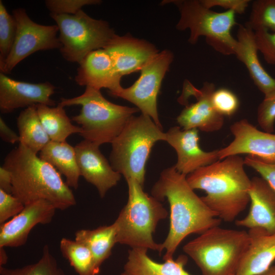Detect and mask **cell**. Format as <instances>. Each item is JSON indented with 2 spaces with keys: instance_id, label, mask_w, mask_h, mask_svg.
Segmentation results:
<instances>
[{
  "instance_id": "6da1fadb",
  "label": "cell",
  "mask_w": 275,
  "mask_h": 275,
  "mask_svg": "<svg viewBox=\"0 0 275 275\" xmlns=\"http://www.w3.org/2000/svg\"><path fill=\"white\" fill-rule=\"evenodd\" d=\"M194 190L186 176L174 166L163 170L152 187V196L160 201L166 198L170 205L169 231L161 243V251H166L164 261L173 258L177 247L189 235L201 234L221 224L222 220Z\"/></svg>"
},
{
  "instance_id": "7a4b0ae2",
  "label": "cell",
  "mask_w": 275,
  "mask_h": 275,
  "mask_svg": "<svg viewBox=\"0 0 275 275\" xmlns=\"http://www.w3.org/2000/svg\"><path fill=\"white\" fill-rule=\"evenodd\" d=\"M199 168L186 176L191 188L201 189V197L221 220L234 221L250 203V179L244 168V160L231 155Z\"/></svg>"
},
{
  "instance_id": "3957f363",
  "label": "cell",
  "mask_w": 275,
  "mask_h": 275,
  "mask_svg": "<svg viewBox=\"0 0 275 275\" xmlns=\"http://www.w3.org/2000/svg\"><path fill=\"white\" fill-rule=\"evenodd\" d=\"M12 177V195L24 205L39 200L64 210L76 203L70 187L52 166L22 144L6 156L2 166Z\"/></svg>"
},
{
  "instance_id": "277c9868",
  "label": "cell",
  "mask_w": 275,
  "mask_h": 275,
  "mask_svg": "<svg viewBox=\"0 0 275 275\" xmlns=\"http://www.w3.org/2000/svg\"><path fill=\"white\" fill-rule=\"evenodd\" d=\"M128 201L114 223L117 242L132 248H145L161 253V243L153 238L158 222L168 215L160 201L145 192L143 186L132 178L126 179Z\"/></svg>"
},
{
  "instance_id": "5b68a950",
  "label": "cell",
  "mask_w": 275,
  "mask_h": 275,
  "mask_svg": "<svg viewBox=\"0 0 275 275\" xmlns=\"http://www.w3.org/2000/svg\"><path fill=\"white\" fill-rule=\"evenodd\" d=\"M249 244L248 232L216 226L187 242L183 250L202 275H235Z\"/></svg>"
},
{
  "instance_id": "8992f818",
  "label": "cell",
  "mask_w": 275,
  "mask_h": 275,
  "mask_svg": "<svg viewBox=\"0 0 275 275\" xmlns=\"http://www.w3.org/2000/svg\"><path fill=\"white\" fill-rule=\"evenodd\" d=\"M59 104L65 107L81 106L80 113L72 120L80 125V135L84 140L99 146L112 143L120 133L130 118L140 110L109 101L100 90L86 87L79 96L62 98Z\"/></svg>"
},
{
  "instance_id": "52a82bcc",
  "label": "cell",
  "mask_w": 275,
  "mask_h": 275,
  "mask_svg": "<svg viewBox=\"0 0 275 275\" xmlns=\"http://www.w3.org/2000/svg\"><path fill=\"white\" fill-rule=\"evenodd\" d=\"M166 133L149 116H133L112 144L110 163L125 179L132 178L143 186L146 165L151 149L158 141H165Z\"/></svg>"
},
{
  "instance_id": "ba28073f",
  "label": "cell",
  "mask_w": 275,
  "mask_h": 275,
  "mask_svg": "<svg viewBox=\"0 0 275 275\" xmlns=\"http://www.w3.org/2000/svg\"><path fill=\"white\" fill-rule=\"evenodd\" d=\"M175 4L180 17L176 28L179 31L188 29V42L195 44L199 37L205 36L208 44L224 55L235 54L237 40L231 34L237 24L235 13L231 10L216 12L204 6L200 1H163Z\"/></svg>"
},
{
  "instance_id": "9c48e42d",
  "label": "cell",
  "mask_w": 275,
  "mask_h": 275,
  "mask_svg": "<svg viewBox=\"0 0 275 275\" xmlns=\"http://www.w3.org/2000/svg\"><path fill=\"white\" fill-rule=\"evenodd\" d=\"M59 28L60 49L67 61L78 64L90 52L104 49L116 35L109 23L82 10L74 15L50 14Z\"/></svg>"
},
{
  "instance_id": "30bf717a",
  "label": "cell",
  "mask_w": 275,
  "mask_h": 275,
  "mask_svg": "<svg viewBox=\"0 0 275 275\" xmlns=\"http://www.w3.org/2000/svg\"><path fill=\"white\" fill-rule=\"evenodd\" d=\"M174 59L168 50L159 51L142 68L136 81L127 88L122 87L113 96L134 104L142 114L148 116L162 128L157 111V100L162 79Z\"/></svg>"
},
{
  "instance_id": "8fae6325",
  "label": "cell",
  "mask_w": 275,
  "mask_h": 275,
  "mask_svg": "<svg viewBox=\"0 0 275 275\" xmlns=\"http://www.w3.org/2000/svg\"><path fill=\"white\" fill-rule=\"evenodd\" d=\"M17 24L15 40L1 72L9 74L25 58L40 50L60 49L62 45L57 34V25H45L33 21L25 10L17 8L13 11Z\"/></svg>"
},
{
  "instance_id": "7c38bea8",
  "label": "cell",
  "mask_w": 275,
  "mask_h": 275,
  "mask_svg": "<svg viewBox=\"0 0 275 275\" xmlns=\"http://www.w3.org/2000/svg\"><path fill=\"white\" fill-rule=\"evenodd\" d=\"M230 129L234 140L227 147L218 150L219 160L248 154L266 162L275 163V134L258 130L246 119L234 122Z\"/></svg>"
},
{
  "instance_id": "4fadbf2b",
  "label": "cell",
  "mask_w": 275,
  "mask_h": 275,
  "mask_svg": "<svg viewBox=\"0 0 275 275\" xmlns=\"http://www.w3.org/2000/svg\"><path fill=\"white\" fill-rule=\"evenodd\" d=\"M56 210L45 200L25 205L18 214L1 224L0 246L17 248L24 245L32 229L38 224L50 223Z\"/></svg>"
},
{
  "instance_id": "5bb4252c",
  "label": "cell",
  "mask_w": 275,
  "mask_h": 275,
  "mask_svg": "<svg viewBox=\"0 0 275 275\" xmlns=\"http://www.w3.org/2000/svg\"><path fill=\"white\" fill-rule=\"evenodd\" d=\"M56 87L49 82L29 83L13 79L0 73V111L11 113L19 108L37 104L56 105L51 99Z\"/></svg>"
},
{
  "instance_id": "9a60e30c",
  "label": "cell",
  "mask_w": 275,
  "mask_h": 275,
  "mask_svg": "<svg viewBox=\"0 0 275 275\" xmlns=\"http://www.w3.org/2000/svg\"><path fill=\"white\" fill-rule=\"evenodd\" d=\"M165 133V141L177 153V161L174 166L178 172L187 176L219 160L218 149L206 152L200 148L198 129L181 130L180 127L175 126Z\"/></svg>"
},
{
  "instance_id": "2e32d148",
  "label": "cell",
  "mask_w": 275,
  "mask_h": 275,
  "mask_svg": "<svg viewBox=\"0 0 275 275\" xmlns=\"http://www.w3.org/2000/svg\"><path fill=\"white\" fill-rule=\"evenodd\" d=\"M99 145L84 140L75 147L80 176L97 189L100 197L117 184L121 175L115 171L99 150Z\"/></svg>"
},
{
  "instance_id": "e0dca14e",
  "label": "cell",
  "mask_w": 275,
  "mask_h": 275,
  "mask_svg": "<svg viewBox=\"0 0 275 275\" xmlns=\"http://www.w3.org/2000/svg\"><path fill=\"white\" fill-rule=\"evenodd\" d=\"M104 49L121 77L141 70L147 62L159 52L153 44L145 40L116 34Z\"/></svg>"
},
{
  "instance_id": "ac0fdd59",
  "label": "cell",
  "mask_w": 275,
  "mask_h": 275,
  "mask_svg": "<svg viewBox=\"0 0 275 275\" xmlns=\"http://www.w3.org/2000/svg\"><path fill=\"white\" fill-rule=\"evenodd\" d=\"M79 64L74 78L77 84L98 90L108 89L112 95L122 87V77L117 72L112 59L104 49L90 52Z\"/></svg>"
},
{
  "instance_id": "d6986e66",
  "label": "cell",
  "mask_w": 275,
  "mask_h": 275,
  "mask_svg": "<svg viewBox=\"0 0 275 275\" xmlns=\"http://www.w3.org/2000/svg\"><path fill=\"white\" fill-rule=\"evenodd\" d=\"M250 208L245 217L235 225L249 229L259 228L268 233H275V190L263 178L251 179L249 191Z\"/></svg>"
},
{
  "instance_id": "ffe728a7",
  "label": "cell",
  "mask_w": 275,
  "mask_h": 275,
  "mask_svg": "<svg viewBox=\"0 0 275 275\" xmlns=\"http://www.w3.org/2000/svg\"><path fill=\"white\" fill-rule=\"evenodd\" d=\"M215 85L205 82L200 90L196 89L194 95L197 101L186 104L177 118V121L183 129L196 128L207 132H214L222 128L224 116L214 108L211 100Z\"/></svg>"
},
{
  "instance_id": "44dd1931",
  "label": "cell",
  "mask_w": 275,
  "mask_h": 275,
  "mask_svg": "<svg viewBox=\"0 0 275 275\" xmlns=\"http://www.w3.org/2000/svg\"><path fill=\"white\" fill-rule=\"evenodd\" d=\"M235 55L247 68L255 85L264 98L275 96V78L264 69L258 56L255 32L246 25L239 24L237 34Z\"/></svg>"
},
{
  "instance_id": "7402d4cb",
  "label": "cell",
  "mask_w": 275,
  "mask_h": 275,
  "mask_svg": "<svg viewBox=\"0 0 275 275\" xmlns=\"http://www.w3.org/2000/svg\"><path fill=\"white\" fill-rule=\"evenodd\" d=\"M250 244L235 275H260L275 260V233L259 228L249 229Z\"/></svg>"
},
{
  "instance_id": "603a6c76",
  "label": "cell",
  "mask_w": 275,
  "mask_h": 275,
  "mask_svg": "<svg viewBox=\"0 0 275 275\" xmlns=\"http://www.w3.org/2000/svg\"><path fill=\"white\" fill-rule=\"evenodd\" d=\"M147 249L132 248L129 251L124 265V272L128 275H191L184 269L187 257L181 255L158 263L147 255Z\"/></svg>"
},
{
  "instance_id": "cb8c5ba5",
  "label": "cell",
  "mask_w": 275,
  "mask_h": 275,
  "mask_svg": "<svg viewBox=\"0 0 275 275\" xmlns=\"http://www.w3.org/2000/svg\"><path fill=\"white\" fill-rule=\"evenodd\" d=\"M39 157L63 175L69 187L78 188L80 174L74 147L66 142L50 141L39 152Z\"/></svg>"
},
{
  "instance_id": "d4e9b609",
  "label": "cell",
  "mask_w": 275,
  "mask_h": 275,
  "mask_svg": "<svg viewBox=\"0 0 275 275\" xmlns=\"http://www.w3.org/2000/svg\"><path fill=\"white\" fill-rule=\"evenodd\" d=\"M75 240L85 245L91 252L97 265L100 268L109 257L117 242V231L113 223L93 230L81 229L75 233Z\"/></svg>"
},
{
  "instance_id": "484cf974",
  "label": "cell",
  "mask_w": 275,
  "mask_h": 275,
  "mask_svg": "<svg viewBox=\"0 0 275 275\" xmlns=\"http://www.w3.org/2000/svg\"><path fill=\"white\" fill-rule=\"evenodd\" d=\"M36 107L41 122L50 141L66 142L70 135L81 133V127L71 123L64 107L59 103L56 107L37 104Z\"/></svg>"
},
{
  "instance_id": "4316f807",
  "label": "cell",
  "mask_w": 275,
  "mask_h": 275,
  "mask_svg": "<svg viewBox=\"0 0 275 275\" xmlns=\"http://www.w3.org/2000/svg\"><path fill=\"white\" fill-rule=\"evenodd\" d=\"M19 143L37 154L50 141L39 119L36 105L25 108L17 119Z\"/></svg>"
},
{
  "instance_id": "83f0119b",
  "label": "cell",
  "mask_w": 275,
  "mask_h": 275,
  "mask_svg": "<svg viewBox=\"0 0 275 275\" xmlns=\"http://www.w3.org/2000/svg\"><path fill=\"white\" fill-rule=\"evenodd\" d=\"M60 249L63 256L78 275H97L99 273L100 268L85 245L75 240L63 237L60 242Z\"/></svg>"
},
{
  "instance_id": "f1b7e54d",
  "label": "cell",
  "mask_w": 275,
  "mask_h": 275,
  "mask_svg": "<svg viewBox=\"0 0 275 275\" xmlns=\"http://www.w3.org/2000/svg\"><path fill=\"white\" fill-rule=\"evenodd\" d=\"M0 275H65L55 257L45 244L40 259L36 263L16 268L0 266Z\"/></svg>"
},
{
  "instance_id": "f546056e",
  "label": "cell",
  "mask_w": 275,
  "mask_h": 275,
  "mask_svg": "<svg viewBox=\"0 0 275 275\" xmlns=\"http://www.w3.org/2000/svg\"><path fill=\"white\" fill-rule=\"evenodd\" d=\"M245 25L255 31L266 30L275 32V0L255 1Z\"/></svg>"
},
{
  "instance_id": "4dcf8cb0",
  "label": "cell",
  "mask_w": 275,
  "mask_h": 275,
  "mask_svg": "<svg viewBox=\"0 0 275 275\" xmlns=\"http://www.w3.org/2000/svg\"><path fill=\"white\" fill-rule=\"evenodd\" d=\"M16 31L17 24L14 17L8 13L0 1V67L10 52Z\"/></svg>"
},
{
  "instance_id": "1f68e13d",
  "label": "cell",
  "mask_w": 275,
  "mask_h": 275,
  "mask_svg": "<svg viewBox=\"0 0 275 275\" xmlns=\"http://www.w3.org/2000/svg\"><path fill=\"white\" fill-rule=\"evenodd\" d=\"M214 109L223 116H231L238 109L239 101L237 96L227 88L215 90L211 97Z\"/></svg>"
},
{
  "instance_id": "d6a6232c",
  "label": "cell",
  "mask_w": 275,
  "mask_h": 275,
  "mask_svg": "<svg viewBox=\"0 0 275 275\" xmlns=\"http://www.w3.org/2000/svg\"><path fill=\"white\" fill-rule=\"evenodd\" d=\"M99 0H47L45 4L50 14L74 15L86 5H96Z\"/></svg>"
},
{
  "instance_id": "836d02e7",
  "label": "cell",
  "mask_w": 275,
  "mask_h": 275,
  "mask_svg": "<svg viewBox=\"0 0 275 275\" xmlns=\"http://www.w3.org/2000/svg\"><path fill=\"white\" fill-rule=\"evenodd\" d=\"M255 38L258 51L262 53L265 61L275 64V32L258 30L255 31Z\"/></svg>"
},
{
  "instance_id": "e575fe53",
  "label": "cell",
  "mask_w": 275,
  "mask_h": 275,
  "mask_svg": "<svg viewBox=\"0 0 275 275\" xmlns=\"http://www.w3.org/2000/svg\"><path fill=\"white\" fill-rule=\"evenodd\" d=\"M257 121L264 131L274 132L275 122V96L264 98L259 104L257 110Z\"/></svg>"
},
{
  "instance_id": "d590c367",
  "label": "cell",
  "mask_w": 275,
  "mask_h": 275,
  "mask_svg": "<svg viewBox=\"0 0 275 275\" xmlns=\"http://www.w3.org/2000/svg\"><path fill=\"white\" fill-rule=\"evenodd\" d=\"M25 205L13 195L0 189V224L18 214Z\"/></svg>"
},
{
  "instance_id": "8d00e7d4",
  "label": "cell",
  "mask_w": 275,
  "mask_h": 275,
  "mask_svg": "<svg viewBox=\"0 0 275 275\" xmlns=\"http://www.w3.org/2000/svg\"><path fill=\"white\" fill-rule=\"evenodd\" d=\"M244 160L245 165L259 173L275 190V163L266 162L253 155H248Z\"/></svg>"
},
{
  "instance_id": "74e56055",
  "label": "cell",
  "mask_w": 275,
  "mask_h": 275,
  "mask_svg": "<svg viewBox=\"0 0 275 275\" xmlns=\"http://www.w3.org/2000/svg\"><path fill=\"white\" fill-rule=\"evenodd\" d=\"M202 4L206 8L220 7L227 10H231L235 13L243 14L250 2L249 0H201Z\"/></svg>"
},
{
  "instance_id": "f35d334b",
  "label": "cell",
  "mask_w": 275,
  "mask_h": 275,
  "mask_svg": "<svg viewBox=\"0 0 275 275\" xmlns=\"http://www.w3.org/2000/svg\"><path fill=\"white\" fill-rule=\"evenodd\" d=\"M0 136L3 141L12 144L20 142L19 134L9 128L2 117H0Z\"/></svg>"
},
{
  "instance_id": "ab89813d",
  "label": "cell",
  "mask_w": 275,
  "mask_h": 275,
  "mask_svg": "<svg viewBox=\"0 0 275 275\" xmlns=\"http://www.w3.org/2000/svg\"><path fill=\"white\" fill-rule=\"evenodd\" d=\"M0 189L12 194V180L10 172L4 168L0 167Z\"/></svg>"
},
{
  "instance_id": "60d3db41",
  "label": "cell",
  "mask_w": 275,
  "mask_h": 275,
  "mask_svg": "<svg viewBox=\"0 0 275 275\" xmlns=\"http://www.w3.org/2000/svg\"><path fill=\"white\" fill-rule=\"evenodd\" d=\"M8 261V256L4 247L0 246V266H4Z\"/></svg>"
},
{
  "instance_id": "b9f144b4",
  "label": "cell",
  "mask_w": 275,
  "mask_h": 275,
  "mask_svg": "<svg viewBox=\"0 0 275 275\" xmlns=\"http://www.w3.org/2000/svg\"><path fill=\"white\" fill-rule=\"evenodd\" d=\"M260 275H275V265L271 266L266 271Z\"/></svg>"
},
{
  "instance_id": "7bdbcfd3",
  "label": "cell",
  "mask_w": 275,
  "mask_h": 275,
  "mask_svg": "<svg viewBox=\"0 0 275 275\" xmlns=\"http://www.w3.org/2000/svg\"><path fill=\"white\" fill-rule=\"evenodd\" d=\"M121 275H128V274H127L126 273H125L124 272L122 273L121 274Z\"/></svg>"
}]
</instances>
